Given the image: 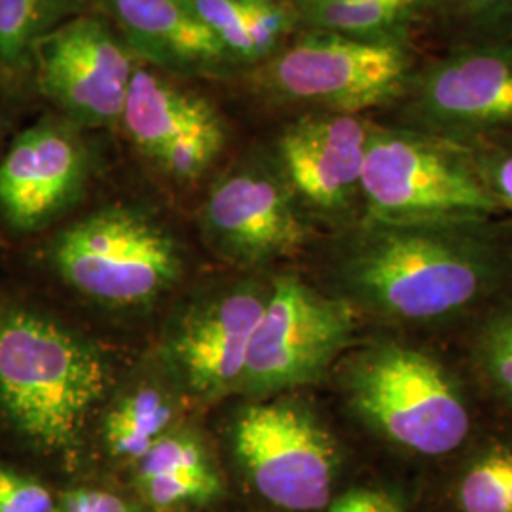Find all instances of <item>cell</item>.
I'll list each match as a JSON object with an SVG mask.
<instances>
[{"mask_svg":"<svg viewBox=\"0 0 512 512\" xmlns=\"http://www.w3.org/2000/svg\"><path fill=\"white\" fill-rule=\"evenodd\" d=\"M325 512H414V486L397 476L348 484Z\"/></svg>","mask_w":512,"mask_h":512,"instance_id":"obj_25","label":"cell"},{"mask_svg":"<svg viewBox=\"0 0 512 512\" xmlns=\"http://www.w3.org/2000/svg\"><path fill=\"white\" fill-rule=\"evenodd\" d=\"M137 57L169 73L220 76L238 67L184 0H101Z\"/></svg>","mask_w":512,"mask_h":512,"instance_id":"obj_16","label":"cell"},{"mask_svg":"<svg viewBox=\"0 0 512 512\" xmlns=\"http://www.w3.org/2000/svg\"><path fill=\"white\" fill-rule=\"evenodd\" d=\"M293 2H340V4H403V6H414L427 12L431 18L435 0H293ZM429 23V21H427Z\"/></svg>","mask_w":512,"mask_h":512,"instance_id":"obj_29","label":"cell"},{"mask_svg":"<svg viewBox=\"0 0 512 512\" xmlns=\"http://www.w3.org/2000/svg\"><path fill=\"white\" fill-rule=\"evenodd\" d=\"M88 173L80 128L65 116H44L0 158L2 226L21 238L48 230L80 198Z\"/></svg>","mask_w":512,"mask_h":512,"instance_id":"obj_13","label":"cell"},{"mask_svg":"<svg viewBox=\"0 0 512 512\" xmlns=\"http://www.w3.org/2000/svg\"><path fill=\"white\" fill-rule=\"evenodd\" d=\"M52 512H133L124 497L97 488H76L55 497Z\"/></svg>","mask_w":512,"mask_h":512,"instance_id":"obj_28","label":"cell"},{"mask_svg":"<svg viewBox=\"0 0 512 512\" xmlns=\"http://www.w3.org/2000/svg\"><path fill=\"white\" fill-rule=\"evenodd\" d=\"M300 31H329L346 37L376 40H416L429 16L420 8L403 4H340L294 2Z\"/></svg>","mask_w":512,"mask_h":512,"instance_id":"obj_22","label":"cell"},{"mask_svg":"<svg viewBox=\"0 0 512 512\" xmlns=\"http://www.w3.org/2000/svg\"><path fill=\"white\" fill-rule=\"evenodd\" d=\"M38 90L78 128L120 124L137 55L109 23L74 16L38 40L31 54Z\"/></svg>","mask_w":512,"mask_h":512,"instance_id":"obj_11","label":"cell"},{"mask_svg":"<svg viewBox=\"0 0 512 512\" xmlns=\"http://www.w3.org/2000/svg\"><path fill=\"white\" fill-rule=\"evenodd\" d=\"M40 260L74 293L118 310L156 302L183 274L179 241L131 205H107L63 226Z\"/></svg>","mask_w":512,"mask_h":512,"instance_id":"obj_5","label":"cell"},{"mask_svg":"<svg viewBox=\"0 0 512 512\" xmlns=\"http://www.w3.org/2000/svg\"><path fill=\"white\" fill-rule=\"evenodd\" d=\"M372 122L374 116L300 112L275 135L268 158L323 236L363 219V167Z\"/></svg>","mask_w":512,"mask_h":512,"instance_id":"obj_10","label":"cell"},{"mask_svg":"<svg viewBox=\"0 0 512 512\" xmlns=\"http://www.w3.org/2000/svg\"><path fill=\"white\" fill-rule=\"evenodd\" d=\"M80 6L82 0H0V63L12 74L29 69L38 40Z\"/></svg>","mask_w":512,"mask_h":512,"instance_id":"obj_23","label":"cell"},{"mask_svg":"<svg viewBox=\"0 0 512 512\" xmlns=\"http://www.w3.org/2000/svg\"><path fill=\"white\" fill-rule=\"evenodd\" d=\"M503 215L471 148L374 118L363 167V219Z\"/></svg>","mask_w":512,"mask_h":512,"instance_id":"obj_8","label":"cell"},{"mask_svg":"<svg viewBox=\"0 0 512 512\" xmlns=\"http://www.w3.org/2000/svg\"><path fill=\"white\" fill-rule=\"evenodd\" d=\"M427 27L448 46L512 40V0H435Z\"/></svg>","mask_w":512,"mask_h":512,"instance_id":"obj_24","label":"cell"},{"mask_svg":"<svg viewBox=\"0 0 512 512\" xmlns=\"http://www.w3.org/2000/svg\"><path fill=\"white\" fill-rule=\"evenodd\" d=\"M414 512H512V421L488 416L456 456L423 476Z\"/></svg>","mask_w":512,"mask_h":512,"instance_id":"obj_17","label":"cell"},{"mask_svg":"<svg viewBox=\"0 0 512 512\" xmlns=\"http://www.w3.org/2000/svg\"><path fill=\"white\" fill-rule=\"evenodd\" d=\"M467 147L501 213L512 217V131Z\"/></svg>","mask_w":512,"mask_h":512,"instance_id":"obj_26","label":"cell"},{"mask_svg":"<svg viewBox=\"0 0 512 512\" xmlns=\"http://www.w3.org/2000/svg\"><path fill=\"white\" fill-rule=\"evenodd\" d=\"M10 71H8V69H6V67H4V65H2V63H0V82H2V80H4V78H8V76H10Z\"/></svg>","mask_w":512,"mask_h":512,"instance_id":"obj_30","label":"cell"},{"mask_svg":"<svg viewBox=\"0 0 512 512\" xmlns=\"http://www.w3.org/2000/svg\"><path fill=\"white\" fill-rule=\"evenodd\" d=\"M105 353L37 300L0 294V433L35 458H65L105 401Z\"/></svg>","mask_w":512,"mask_h":512,"instance_id":"obj_3","label":"cell"},{"mask_svg":"<svg viewBox=\"0 0 512 512\" xmlns=\"http://www.w3.org/2000/svg\"><path fill=\"white\" fill-rule=\"evenodd\" d=\"M120 126L152 164L175 181L192 183L226 145V124L200 93L186 92L137 65Z\"/></svg>","mask_w":512,"mask_h":512,"instance_id":"obj_14","label":"cell"},{"mask_svg":"<svg viewBox=\"0 0 512 512\" xmlns=\"http://www.w3.org/2000/svg\"><path fill=\"white\" fill-rule=\"evenodd\" d=\"M202 222L220 255L247 268L298 260L323 238L270 158L220 179L203 205Z\"/></svg>","mask_w":512,"mask_h":512,"instance_id":"obj_12","label":"cell"},{"mask_svg":"<svg viewBox=\"0 0 512 512\" xmlns=\"http://www.w3.org/2000/svg\"><path fill=\"white\" fill-rule=\"evenodd\" d=\"M2 135H4V116L0 112V141H2Z\"/></svg>","mask_w":512,"mask_h":512,"instance_id":"obj_31","label":"cell"},{"mask_svg":"<svg viewBox=\"0 0 512 512\" xmlns=\"http://www.w3.org/2000/svg\"><path fill=\"white\" fill-rule=\"evenodd\" d=\"M327 293L366 330L452 342L512 294V217L361 219L327 236Z\"/></svg>","mask_w":512,"mask_h":512,"instance_id":"obj_1","label":"cell"},{"mask_svg":"<svg viewBox=\"0 0 512 512\" xmlns=\"http://www.w3.org/2000/svg\"><path fill=\"white\" fill-rule=\"evenodd\" d=\"M268 293L270 281H247L184 313L167 336L165 357L188 393L213 401L239 389Z\"/></svg>","mask_w":512,"mask_h":512,"instance_id":"obj_15","label":"cell"},{"mask_svg":"<svg viewBox=\"0 0 512 512\" xmlns=\"http://www.w3.org/2000/svg\"><path fill=\"white\" fill-rule=\"evenodd\" d=\"M179 406L164 389L143 385L120 397L103 420V442L112 459L133 461L175 431Z\"/></svg>","mask_w":512,"mask_h":512,"instance_id":"obj_21","label":"cell"},{"mask_svg":"<svg viewBox=\"0 0 512 512\" xmlns=\"http://www.w3.org/2000/svg\"><path fill=\"white\" fill-rule=\"evenodd\" d=\"M135 488L156 512L203 507L224 490L202 440L186 431H171L135 463Z\"/></svg>","mask_w":512,"mask_h":512,"instance_id":"obj_18","label":"cell"},{"mask_svg":"<svg viewBox=\"0 0 512 512\" xmlns=\"http://www.w3.org/2000/svg\"><path fill=\"white\" fill-rule=\"evenodd\" d=\"M239 67H260L300 31L293 0H184Z\"/></svg>","mask_w":512,"mask_h":512,"instance_id":"obj_19","label":"cell"},{"mask_svg":"<svg viewBox=\"0 0 512 512\" xmlns=\"http://www.w3.org/2000/svg\"><path fill=\"white\" fill-rule=\"evenodd\" d=\"M349 420L416 486L456 456L488 418L456 349L433 338L366 330L329 380Z\"/></svg>","mask_w":512,"mask_h":512,"instance_id":"obj_2","label":"cell"},{"mask_svg":"<svg viewBox=\"0 0 512 512\" xmlns=\"http://www.w3.org/2000/svg\"><path fill=\"white\" fill-rule=\"evenodd\" d=\"M488 416L512 421V294L450 342Z\"/></svg>","mask_w":512,"mask_h":512,"instance_id":"obj_20","label":"cell"},{"mask_svg":"<svg viewBox=\"0 0 512 512\" xmlns=\"http://www.w3.org/2000/svg\"><path fill=\"white\" fill-rule=\"evenodd\" d=\"M55 495L38 478L0 461V512H52Z\"/></svg>","mask_w":512,"mask_h":512,"instance_id":"obj_27","label":"cell"},{"mask_svg":"<svg viewBox=\"0 0 512 512\" xmlns=\"http://www.w3.org/2000/svg\"><path fill=\"white\" fill-rule=\"evenodd\" d=\"M365 332L357 311L340 296L293 270L275 274L239 391L268 399L325 384Z\"/></svg>","mask_w":512,"mask_h":512,"instance_id":"obj_7","label":"cell"},{"mask_svg":"<svg viewBox=\"0 0 512 512\" xmlns=\"http://www.w3.org/2000/svg\"><path fill=\"white\" fill-rule=\"evenodd\" d=\"M232 446L247 484L279 512H325L342 492L349 448L304 391L239 408Z\"/></svg>","mask_w":512,"mask_h":512,"instance_id":"obj_6","label":"cell"},{"mask_svg":"<svg viewBox=\"0 0 512 512\" xmlns=\"http://www.w3.org/2000/svg\"><path fill=\"white\" fill-rule=\"evenodd\" d=\"M425 57L418 40H376L302 29L256 67V88L300 112L384 114Z\"/></svg>","mask_w":512,"mask_h":512,"instance_id":"obj_4","label":"cell"},{"mask_svg":"<svg viewBox=\"0 0 512 512\" xmlns=\"http://www.w3.org/2000/svg\"><path fill=\"white\" fill-rule=\"evenodd\" d=\"M385 122L475 145L512 131V40L425 55Z\"/></svg>","mask_w":512,"mask_h":512,"instance_id":"obj_9","label":"cell"}]
</instances>
